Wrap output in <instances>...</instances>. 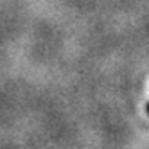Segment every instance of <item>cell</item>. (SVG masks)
Returning a JSON list of instances; mask_svg holds the SVG:
<instances>
[{"label":"cell","instance_id":"obj_1","mask_svg":"<svg viewBox=\"0 0 149 149\" xmlns=\"http://www.w3.org/2000/svg\"><path fill=\"white\" fill-rule=\"evenodd\" d=\"M147 111H149V104H147Z\"/></svg>","mask_w":149,"mask_h":149}]
</instances>
